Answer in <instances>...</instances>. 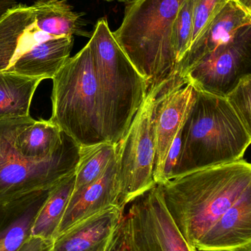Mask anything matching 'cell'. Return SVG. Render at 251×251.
Masks as SVG:
<instances>
[{"label":"cell","mask_w":251,"mask_h":251,"mask_svg":"<svg viewBox=\"0 0 251 251\" xmlns=\"http://www.w3.org/2000/svg\"><path fill=\"white\" fill-rule=\"evenodd\" d=\"M158 184L171 218L195 248L215 221L251 189V165L240 159Z\"/></svg>","instance_id":"cell-1"},{"label":"cell","mask_w":251,"mask_h":251,"mask_svg":"<svg viewBox=\"0 0 251 251\" xmlns=\"http://www.w3.org/2000/svg\"><path fill=\"white\" fill-rule=\"evenodd\" d=\"M195 91L194 102L181 129V149L171 178L243 159L251 144V131L225 97L196 88Z\"/></svg>","instance_id":"cell-2"},{"label":"cell","mask_w":251,"mask_h":251,"mask_svg":"<svg viewBox=\"0 0 251 251\" xmlns=\"http://www.w3.org/2000/svg\"><path fill=\"white\" fill-rule=\"evenodd\" d=\"M183 0H137L127 4L113 36L149 88L177 76L172 44L174 21Z\"/></svg>","instance_id":"cell-3"},{"label":"cell","mask_w":251,"mask_h":251,"mask_svg":"<svg viewBox=\"0 0 251 251\" xmlns=\"http://www.w3.org/2000/svg\"><path fill=\"white\" fill-rule=\"evenodd\" d=\"M87 44L98 84L106 141L116 144L142 104L148 85L119 47L106 18L96 24Z\"/></svg>","instance_id":"cell-4"},{"label":"cell","mask_w":251,"mask_h":251,"mask_svg":"<svg viewBox=\"0 0 251 251\" xmlns=\"http://www.w3.org/2000/svg\"><path fill=\"white\" fill-rule=\"evenodd\" d=\"M52 79L50 120L80 146L106 142L98 84L88 44L69 57Z\"/></svg>","instance_id":"cell-5"},{"label":"cell","mask_w":251,"mask_h":251,"mask_svg":"<svg viewBox=\"0 0 251 251\" xmlns=\"http://www.w3.org/2000/svg\"><path fill=\"white\" fill-rule=\"evenodd\" d=\"M19 119L0 122V205L32 192L53 187L74 172L81 146L63 132L54 154L42 160L24 157L14 146Z\"/></svg>","instance_id":"cell-6"},{"label":"cell","mask_w":251,"mask_h":251,"mask_svg":"<svg viewBox=\"0 0 251 251\" xmlns=\"http://www.w3.org/2000/svg\"><path fill=\"white\" fill-rule=\"evenodd\" d=\"M165 83L148 88L131 125L116 143V180L124 207L156 184L153 178L155 143L152 121L156 96Z\"/></svg>","instance_id":"cell-7"},{"label":"cell","mask_w":251,"mask_h":251,"mask_svg":"<svg viewBox=\"0 0 251 251\" xmlns=\"http://www.w3.org/2000/svg\"><path fill=\"white\" fill-rule=\"evenodd\" d=\"M131 203L124 221L126 251H197L171 218L159 184Z\"/></svg>","instance_id":"cell-8"},{"label":"cell","mask_w":251,"mask_h":251,"mask_svg":"<svg viewBox=\"0 0 251 251\" xmlns=\"http://www.w3.org/2000/svg\"><path fill=\"white\" fill-rule=\"evenodd\" d=\"M194 85L186 76H174L164 84L156 96L153 113L155 143L153 178L165 181V170L171 146L187 120L194 102Z\"/></svg>","instance_id":"cell-9"},{"label":"cell","mask_w":251,"mask_h":251,"mask_svg":"<svg viewBox=\"0 0 251 251\" xmlns=\"http://www.w3.org/2000/svg\"><path fill=\"white\" fill-rule=\"evenodd\" d=\"M251 27L218 49L185 75L195 88L225 97L240 79L250 75Z\"/></svg>","instance_id":"cell-10"},{"label":"cell","mask_w":251,"mask_h":251,"mask_svg":"<svg viewBox=\"0 0 251 251\" xmlns=\"http://www.w3.org/2000/svg\"><path fill=\"white\" fill-rule=\"evenodd\" d=\"M124 209L113 206L78 223L57 236L49 251H126Z\"/></svg>","instance_id":"cell-11"},{"label":"cell","mask_w":251,"mask_h":251,"mask_svg":"<svg viewBox=\"0 0 251 251\" xmlns=\"http://www.w3.org/2000/svg\"><path fill=\"white\" fill-rule=\"evenodd\" d=\"M251 27V13L231 0L190 46L177 66V75L184 76L218 49L237 39Z\"/></svg>","instance_id":"cell-12"},{"label":"cell","mask_w":251,"mask_h":251,"mask_svg":"<svg viewBox=\"0 0 251 251\" xmlns=\"http://www.w3.org/2000/svg\"><path fill=\"white\" fill-rule=\"evenodd\" d=\"M195 249L197 251H251V189L215 221Z\"/></svg>","instance_id":"cell-13"},{"label":"cell","mask_w":251,"mask_h":251,"mask_svg":"<svg viewBox=\"0 0 251 251\" xmlns=\"http://www.w3.org/2000/svg\"><path fill=\"white\" fill-rule=\"evenodd\" d=\"M40 30L32 6L18 4L0 17V72L35 46L54 38Z\"/></svg>","instance_id":"cell-14"},{"label":"cell","mask_w":251,"mask_h":251,"mask_svg":"<svg viewBox=\"0 0 251 251\" xmlns=\"http://www.w3.org/2000/svg\"><path fill=\"white\" fill-rule=\"evenodd\" d=\"M116 172L115 157L98 179L72 193L56 237L78 223L105 209L113 206L125 209L120 203Z\"/></svg>","instance_id":"cell-15"},{"label":"cell","mask_w":251,"mask_h":251,"mask_svg":"<svg viewBox=\"0 0 251 251\" xmlns=\"http://www.w3.org/2000/svg\"><path fill=\"white\" fill-rule=\"evenodd\" d=\"M54 186L0 205V251H17L30 236L35 215Z\"/></svg>","instance_id":"cell-16"},{"label":"cell","mask_w":251,"mask_h":251,"mask_svg":"<svg viewBox=\"0 0 251 251\" xmlns=\"http://www.w3.org/2000/svg\"><path fill=\"white\" fill-rule=\"evenodd\" d=\"M74 37L50 38L21 56L5 72L42 79H53L70 57Z\"/></svg>","instance_id":"cell-17"},{"label":"cell","mask_w":251,"mask_h":251,"mask_svg":"<svg viewBox=\"0 0 251 251\" xmlns=\"http://www.w3.org/2000/svg\"><path fill=\"white\" fill-rule=\"evenodd\" d=\"M63 131L51 120L19 119L14 138L16 151L24 157L42 160L54 154L62 143Z\"/></svg>","instance_id":"cell-18"},{"label":"cell","mask_w":251,"mask_h":251,"mask_svg":"<svg viewBox=\"0 0 251 251\" xmlns=\"http://www.w3.org/2000/svg\"><path fill=\"white\" fill-rule=\"evenodd\" d=\"M40 30L55 37L84 35L82 19L66 0H38L32 4Z\"/></svg>","instance_id":"cell-19"},{"label":"cell","mask_w":251,"mask_h":251,"mask_svg":"<svg viewBox=\"0 0 251 251\" xmlns=\"http://www.w3.org/2000/svg\"><path fill=\"white\" fill-rule=\"evenodd\" d=\"M75 171L63 177L50 192L30 228V236L53 242L74 191Z\"/></svg>","instance_id":"cell-20"},{"label":"cell","mask_w":251,"mask_h":251,"mask_svg":"<svg viewBox=\"0 0 251 251\" xmlns=\"http://www.w3.org/2000/svg\"><path fill=\"white\" fill-rule=\"evenodd\" d=\"M41 78L21 76L10 72H0V122L27 117Z\"/></svg>","instance_id":"cell-21"},{"label":"cell","mask_w":251,"mask_h":251,"mask_svg":"<svg viewBox=\"0 0 251 251\" xmlns=\"http://www.w3.org/2000/svg\"><path fill=\"white\" fill-rule=\"evenodd\" d=\"M116 146L103 142L80 147L79 160L75 168L74 191H78L98 179L116 157Z\"/></svg>","instance_id":"cell-22"},{"label":"cell","mask_w":251,"mask_h":251,"mask_svg":"<svg viewBox=\"0 0 251 251\" xmlns=\"http://www.w3.org/2000/svg\"><path fill=\"white\" fill-rule=\"evenodd\" d=\"M194 25V0H183L174 21L172 44L177 66L192 44Z\"/></svg>","instance_id":"cell-23"},{"label":"cell","mask_w":251,"mask_h":251,"mask_svg":"<svg viewBox=\"0 0 251 251\" xmlns=\"http://www.w3.org/2000/svg\"><path fill=\"white\" fill-rule=\"evenodd\" d=\"M225 98L251 132V74L242 78Z\"/></svg>","instance_id":"cell-24"},{"label":"cell","mask_w":251,"mask_h":251,"mask_svg":"<svg viewBox=\"0 0 251 251\" xmlns=\"http://www.w3.org/2000/svg\"><path fill=\"white\" fill-rule=\"evenodd\" d=\"M230 1L231 0H194V25L192 44Z\"/></svg>","instance_id":"cell-25"},{"label":"cell","mask_w":251,"mask_h":251,"mask_svg":"<svg viewBox=\"0 0 251 251\" xmlns=\"http://www.w3.org/2000/svg\"><path fill=\"white\" fill-rule=\"evenodd\" d=\"M51 243L40 237L29 236L17 251H49Z\"/></svg>","instance_id":"cell-26"},{"label":"cell","mask_w":251,"mask_h":251,"mask_svg":"<svg viewBox=\"0 0 251 251\" xmlns=\"http://www.w3.org/2000/svg\"><path fill=\"white\" fill-rule=\"evenodd\" d=\"M17 4L15 0H0V17Z\"/></svg>","instance_id":"cell-27"},{"label":"cell","mask_w":251,"mask_h":251,"mask_svg":"<svg viewBox=\"0 0 251 251\" xmlns=\"http://www.w3.org/2000/svg\"><path fill=\"white\" fill-rule=\"evenodd\" d=\"M241 4L245 9L251 13V0H235Z\"/></svg>","instance_id":"cell-28"},{"label":"cell","mask_w":251,"mask_h":251,"mask_svg":"<svg viewBox=\"0 0 251 251\" xmlns=\"http://www.w3.org/2000/svg\"><path fill=\"white\" fill-rule=\"evenodd\" d=\"M107 1H119V2L125 3V4H131V3L134 2V1H137V0H106Z\"/></svg>","instance_id":"cell-29"}]
</instances>
